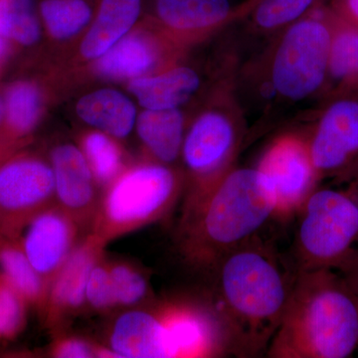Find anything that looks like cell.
Here are the masks:
<instances>
[{
  "label": "cell",
  "instance_id": "cell-1",
  "mask_svg": "<svg viewBox=\"0 0 358 358\" xmlns=\"http://www.w3.org/2000/svg\"><path fill=\"white\" fill-rule=\"evenodd\" d=\"M213 272L214 301L223 317L231 355L257 357L268 345L284 317L298 268L255 237L221 258Z\"/></svg>",
  "mask_w": 358,
  "mask_h": 358
},
{
  "label": "cell",
  "instance_id": "cell-2",
  "mask_svg": "<svg viewBox=\"0 0 358 358\" xmlns=\"http://www.w3.org/2000/svg\"><path fill=\"white\" fill-rule=\"evenodd\" d=\"M358 350V296L343 273L299 271L268 345L272 358H346Z\"/></svg>",
  "mask_w": 358,
  "mask_h": 358
},
{
  "label": "cell",
  "instance_id": "cell-3",
  "mask_svg": "<svg viewBox=\"0 0 358 358\" xmlns=\"http://www.w3.org/2000/svg\"><path fill=\"white\" fill-rule=\"evenodd\" d=\"M274 215V199L257 169H233L194 218L180 227L183 256L195 267L213 272L222 257L254 238Z\"/></svg>",
  "mask_w": 358,
  "mask_h": 358
},
{
  "label": "cell",
  "instance_id": "cell-4",
  "mask_svg": "<svg viewBox=\"0 0 358 358\" xmlns=\"http://www.w3.org/2000/svg\"><path fill=\"white\" fill-rule=\"evenodd\" d=\"M317 186L299 215L294 265L345 274L358 257V178Z\"/></svg>",
  "mask_w": 358,
  "mask_h": 358
},
{
  "label": "cell",
  "instance_id": "cell-5",
  "mask_svg": "<svg viewBox=\"0 0 358 358\" xmlns=\"http://www.w3.org/2000/svg\"><path fill=\"white\" fill-rule=\"evenodd\" d=\"M182 185L169 164L147 159L127 166L103 189L90 233L107 245L157 222L173 210Z\"/></svg>",
  "mask_w": 358,
  "mask_h": 358
},
{
  "label": "cell",
  "instance_id": "cell-6",
  "mask_svg": "<svg viewBox=\"0 0 358 358\" xmlns=\"http://www.w3.org/2000/svg\"><path fill=\"white\" fill-rule=\"evenodd\" d=\"M236 145V129L222 113L209 110L193 122L180 152L188 174L180 227L194 218L229 173Z\"/></svg>",
  "mask_w": 358,
  "mask_h": 358
},
{
  "label": "cell",
  "instance_id": "cell-7",
  "mask_svg": "<svg viewBox=\"0 0 358 358\" xmlns=\"http://www.w3.org/2000/svg\"><path fill=\"white\" fill-rule=\"evenodd\" d=\"M331 26L329 10L292 24L280 41L272 65V84L280 96L301 101L327 79Z\"/></svg>",
  "mask_w": 358,
  "mask_h": 358
},
{
  "label": "cell",
  "instance_id": "cell-8",
  "mask_svg": "<svg viewBox=\"0 0 358 358\" xmlns=\"http://www.w3.org/2000/svg\"><path fill=\"white\" fill-rule=\"evenodd\" d=\"M55 202L50 162L20 150L0 162V231L20 237L37 214Z\"/></svg>",
  "mask_w": 358,
  "mask_h": 358
},
{
  "label": "cell",
  "instance_id": "cell-9",
  "mask_svg": "<svg viewBox=\"0 0 358 358\" xmlns=\"http://www.w3.org/2000/svg\"><path fill=\"white\" fill-rule=\"evenodd\" d=\"M169 358L231 355L227 327L214 301L173 300L157 303Z\"/></svg>",
  "mask_w": 358,
  "mask_h": 358
},
{
  "label": "cell",
  "instance_id": "cell-10",
  "mask_svg": "<svg viewBox=\"0 0 358 358\" xmlns=\"http://www.w3.org/2000/svg\"><path fill=\"white\" fill-rule=\"evenodd\" d=\"M256 169L274 199L277 219H289L300 213L320 179L308 143L292 136L273 143Z\"/></svg>",
  "mask_w": 358,
  "mask_h": 358
},
{
  "label": "cell",
  "instance_id": "cell-11",
  "mask_svg": "<svg viewBox=\"0 0 358 358\" xmlns=\"http://www.w3.org/2000/svg\"><path fill=\"white\" fill-rule=\"evenodd\" d=\"M320 178L336 182L358 178V100L334 101L322 114L308 143Z\"/></svg>",
  "mask_w": 358,
  "mask_h": 358
},
{
  "label": "cell",
  "instance_id": "cell-12",
  "mask_svg": "<svg viewBox=\"0 0 358 358\" xmlns=\"http://www.w3.org/2000/svg\"><path fill=\"white\" fill-rule=\"evenodd\" d=\"M81 226L54 203L37 214L20 235L26 256L36 272L50 287L79 242Z\"/></svg>",
  "mask_w": 358,
  "mask_h": 358
},
{
  "label": "cell",
  "instance_id": "cell-13",
  "mask_svg": "<svg viewBox=\"0 0 358 358\" xmlns=\"http://www.w3.org/2000/svg\"><path fill=\"white\" fill-rule=\"evenodd\" d=\"M159 27L145 16L101 57L90 62L92 73L109 81H131L166 69V43Z\"/></svg>",
  "mask_w": 358,
  "mask_h": 358
},
{
  "label": "cell",
  "instance_id": "cell-14",
  "mask_svg": "<svg viewBox=\"0 0 358 358\" xmlns=\"http://www.w3.org/2000/svg\"><path fill=\"white\" fill-rule=\"evenodd\" d=\"M55 202L82 228L91 227L101 196L99 185L80 148L62 143L50 152Z\"/></svg>",
  "mask_w": 358,
  "mask_h": 358
},
{
  "label": "cell",
  "instance_id": "cell-15",
  "mask_svg": "<svg viewBox=\"0 0 358 358\" xmlns=\"http://www.w3.org/2000/svg\"><path fill=\"white\" fill-rule=\"evenodd\" d=\"M105 247L100 238L89 233L73 250L49 287L43 312L49 326H57L84 307L90 273L103 258Z\"/></svg>",
  "mask_w": 358,
  "mask_h": 358
},
{
  "label": "cell",
  "instance_id": "cell-16",
  "mask_svg": "<svg viewBox=\"0 0 358 358\" xmlns=\"http://www.w3.org/2000/svg\"><path fill=\"white\" fill-rule=\"evenodd\" d=\"M46 90L39 80L20 78L7 85L2 94L0 145L24 148L46 109Z\"/></svg>",
  "mask_w": 358,
  "mask_h": 358
},
{
  "label": "cell",
  "instance_id": "cell-17",
  "mask_svg": "<svg viewBox=\"0 0 358 358\" xmlns=\"http://www.w3.org/2000/svg\"><path fill=\"white\" fill-rule=\"evenodd\" d=\"M109 348L117 357L169 358L166 331L157 306L120 315L110 329Z\"/></svg>",
  "mask_w": 358,
  "mask_h": 358
},
{
  "label": "cell",
  "instance_id": "cell-18",
  "mask_svg": "<svg viewBox=\"0 0 358 358\" xmlns=\"http://www.w3.org/2000/svg\"><path fill=\"white\" fill-rule=\"evenodd\" d=\"M145 6L162 31L181 35L207 31L233 13L230 0H145Z\"/></svg>",
  "mask_w": 358,
  "mask_h": 358
},
{
  "label": "cell",
  "instance_id": "cell-19",
  "mask_svg": "<svg viewBox=\"0 0 358 358\" xmlns=\"http://www.w3.org/2000/svg\"><path fill=\"white\" fill-rule=\"evenodd\" d=\"M145 0H98L93 20L80 44L84 60H96L138 24Z\"/></svg>",
  "mask_w": 358,
  "mask_h": 358
},
{
  "label": "cell",
  "instance_id": "cell-20",
  "mask_svg": "<svg viewBox=\"0 0 358 358\" xmlns=\"http://www.w3.org/2000/svg\"><path fill=\"white\" fill-rule=\"evenodd\" d=\"M199 73L190 67L166 68L128 82V89L145 110L178 109L199 90Z\"/></svg>",
  "mask_w": 358,
  "mask_h": 358
},
{
  "label": "cell",
  "instance_id": "cell-21",
  "mask_svg": "<svg viewBox=\"0 0 358 358\" xmlns=\"http://www.w3.org/2000/svg\"><path fill=\"white\" fill-rule=\"evenodd\" d=\"M78 117L98 131L124 138L136 124V109L133 101L114 89H100L78 101Z\"/></svg>",
  "mask_w": 358,
  "mask_h": 358
},
{
  "label": "cell",
  "instance_id": "cell-22",
  "mask_svg": "<svg viewBox=\"0 0 358 358\" xmlns=\"http://www.w3.org/2000/svg\"><path fill=\"white\" fill-rule=\"evenodd\" d=\"M136 126L148 159L169 166L180 157L185 136L180 110L145 109L136 117Z\"/></svg>",
  "mask_w": 358,
  "mask_h": 358
},
{
  "label": "cell",
  "instance_id": "cell-23",
  "mask_svg": "<svg viewBox=\"0 0 358 358\" xmlns=\"http://www.w3.org/2000/svg\"><path fill=\"white\" fill-rule=\"evenodd\" d=\"M0 272L24 296L30 307L43 315L49 286L26 256L20 237L0 231Z\"/></svg>",
  "mask_w": 358,
  "mask_h": 358
},
{
  "label": "cell",
  "instance_id": "cell-24",
  "mask_svg": "<svg viewBox=\"0 0 358 358\" xmlns=\"http://www.w3.org/2000/svg\"><path fill=\"white\" fill-rule=\"evenodd\" d=\"M98 0H36L43 29L52 40L69 41L85 32Z\"/></svg>",
  "mask_w": 358,
  "mask_h": 358
},
{
  "label": "cell",
  "instance_id": "cell-25",
  "mask_svg": "<svg viewBox=\"0 0 358 358\" xmlns=\"http://www.w3.org/2000/svg\"><path fill=\"white\" fill-rule=\"evenodd\" d=\"M329 10L331 26L327 78L341 86L358 84V25Z\"/></svg>",
  "mask_w": 358,
  "mask_h": 358
},
{
  "label": "cell",
  "instance_id": "cell-26",
  "mask_svg": "<svg viewBox=\"0 0 358 358\" xmlns=\"http://www.w3.org/2000/svg\"><path fill=\"white\" fill-rule=\"evenodd\" d=\"M83 152L99 187H108L126 169L124 152L117 138L103 131H90L80 138Z\"/></svg>",
  "mask_w": 358,
  "mask_h": 358
},
{
  "label": "cell",
  "instance_id": "cell-27",
  "mask_svg": "<svg viewBox=\"0 0 358 358\" xmlns=\"http://www.w3.org/2000/svg\"><path fill=\"white\" fill-rule=\"evenodd\" d=\"M43 29L36 0H2L0 2V35L16 47L38 43Z\"/></svg>",
  "mask_w": 358,
  "mask_h": 358
},
{
  "label": "cell",
  "instance_id": "cell-28",
  "mask_svg": "<svg viewBox=\"0 0 358 358\" xmlns=\"http://www.w3.org/2000/svg\"><path fill=\"white\" fill-rule=\"evenodd\" d=\"M320 0H257L253 20L258 27L275 29L300 20Z\"/></svg>",
  "mask_w": 358,
  "mask_h": 358
},
{
  "label": "cell",
  "instance_id": "cell-29",
  "mask_svg": "<svg viewBox=\"0 0 358 358\" xmlns=\"http://www.w3.org/2000/svg\"><path fill=\"white\" fill-rule=\"evenodd\" d=\"M28 307L24 296L0 272V341H13L22 333Z\"/></svg>",
  "mask_w": 358,
  "mask_h": 358
},
{
  "label": "cell",
  "instance_id": "cell-30",
  "mask_svg": "<svg viewBox=\"0 0 358 358\" xmlns=\"http://www.w3.org/2000/svg\"><path fill=\"white\" fill-rule=\"evenodd\" d=\"M117 307H131L148 296V281L138 268L128 263H108Z\"/></svg>",
  "mask_w": 358,
  "mask_h": 358
},
{
  "label": "cell",
  "instance_id": "cell-31",
  "mask_svg": "<svg viewBox=\"0 0 358 358\" xmlns=\"http://www.w3.org/2000/svg\"><path fill=\"white\" fill-rule=\"evenodd\" d=\"M86 303L99 312L117 307L108 262L101 259L92 268L86 288Z\"/></svg>",
  "mask_w": 358,
  "mask_h": 358
},
{
  "label": "cell",
  "instance_id": "cell-32",
  "mask_svg": "<svg viewBox=\"0 0 358 358\" xmlns=\"http://www.w3.org/2000/svg\"><path fill=\"white\" fill-rule=\"evenodd\" d=\"M51 355L60 358L115 357L110 348L92 345L78 338H63L55 341Z\"/></svg>",
  "mask_w": 358,
  "mask_h": 358
},
{
  "label": "cell",
  "instance_id": "cell-33",
  "mask_svg": "<svg viewBox=\"0 0 358 358\" xmlns=\"http://www.w3.org/2000/svg\"><path fill=\"white\" fill-rule=\"evenodd\" d=\"M331 9L336 15L358 25V0H331Z\"/></svg>",
  "mask_w": 358,
  "mask_h": 358
},
{
  "label": "cell",
  "instance_id": "cell-34",
  "mask_svg": "<svg viewBox=\"0 0 358 358\" xmlns=\"http://www.w3.org/2000/svg\"><path fill=\"white\" fill-rule=\"evenodd\" d=\"M15 49L16 47L9 40L0 35V73L8 62L9 59L13 57Z\"/></svg>",
  "mask_w": 358,
  "mask_h": 358
},
{
  "label": "cell",
  "instance_id": "cell-35",
  "mask_svg": "<svg viewBox=\"0 0 358 358\" xmlns=\"http://www.w3.org/2000/svg\"><path fill=\"white\" fill-rule=\"evenodd\" d=\"M343 275H345L346 279L350 282V286L352 287L353 291L358 296V257L355 262L353 263L352 268Z\"/></svg>",
  "mask_w": 358,
  "mask_h": 358
},
{
  "label": "cell",
  "instance_id": "cell-36",
  "mask_svg": "<svg viewBox=\"0 0 358 358\" xmlns=\"http://www.w3.org/2000/svg\"><path fill=\"white\" fill-rule=\"evenodd\" d=\"M22 150V148H21ZM18 148H14L10 147H6V145H0V162L2 160L6 159L9 155L14 154V152H18Z\"/></svg>",
  "mask_w": 358,
  "mask_h": 358
},
{
  "label": "cell",
  "instance_id": "cell-37",
  "mask_svg": "<svg viewBox=\"0 0 358 358\" xmlns=\"http://www.w3.org/2000/svg\"><path fill=\"white\" fill-rule=\"evenodd\" d=\"M2 122V95H0V127Z\"/></svg>",
  "mask_w": 358,
  "mask_h": 358
},
{
  "label": "cell",
  "instance_id": "cell-38",
  "mask_svg": "<svg viewBox=\"0 0 358 358\" xmlns=\"http://www.w3.org/2000/svg\"><path fill=\"white\" fill-rule=\"evenodd\" d=\"M1 1H2V0H0V2H1Z\"/></svg>",
  "mask_w": 358,
  "mask_h": 358
}]
</instances>
